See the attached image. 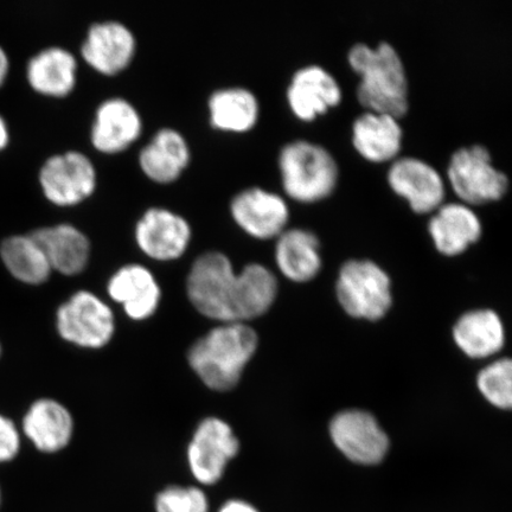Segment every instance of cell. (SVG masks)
<instances>
[{
    "label": "cell",
    "mask_w": 512,
    "mask_h": 512,
    "mask_svg": "<svg viewBox=\"0 0 512 512\" xmlns=\"http://www.w3.org/2000/svg\"><path fill=\"white\" fill-rule=\"evenodd\" d=\"M136 53V37L125 24L115 21L95 23L81 47L83 59L98 72L113 75L131 63Z\"/></svg>",
    "instance_id": "cell-14"
},
{
    "label": "cell",
    "mask_w": 512,
    "mask_h": 512,
    "mask_svg": "<svg viewBox=\"0 0 512 512\" xmlns=\"http://www.w3.org/2000/svg\"><path fill=\"white\" fill-rule=\"evenodd\" d=\"M0 259L12 277L27 285H42L53 272L46 254L30 234L4 239L0 243Z\"/></svg>",
    "instance_id": "cell-26"
},
{
    "label": "cell",
    "mask_w": 512,
    "mask_h": 512,
    "mask_svg": "<svg viewBox=\"0 0 512 512\" xmlns=\"http://www.w3.org/2000/svg\"><path fill=\"white\" fill-rule=\"evenodd\" d=\"M256 349L258 335L251 326L220 324L191 345L188 362L209 389L228 392L238 386Z\"/></svg>",
    "instance_id": "cell-2"
},
{
    "label": "cell",
    "mask_w": 512,
    "mask_h": 512,
    "mask_svg": "<svg viewBox=\"0 0 512 512\" xmlns=\"http://www.w3.org/2000/svg\"><path fill=\"white\" fill-rule=\"evenodd\" d=\"M142 130V118L131 102L108 99L96 111L92 143L101 152L117 153L136 142Z\"/></svg>",
    "instance_id": "cell-19"
},
{
    "label": "cell",
    "mask_w": 512,
    "mask_h": 512,
    "mask_svg": "<svg viewBox=\"0 0 512 512\" xmlns=\"http://www.w3.org/2000/svg\"><path fill=\"white\" fill-rule=\"evenodd\" d=\"M30 235L46 254L51 270L69 277L85 271L91 256V243L73 224L37 228Z\"/></svg>",
    "instance_id": "cell-18"
},
{
    "label": "cell",
    "mask_w": 512,
    "mask_h": 512,
    "mask_svg": "<svg viewBox=\"0 0 512 512\" xmlns=\"http://www.w3.org/2000/svg\"><path fill=\"white\" fill-rule=\"evenodd\" d=\"M211 125L223 131L246 132L256 124L259 102L249 89H219L209 99Z\"/></svg>",
    "instance_id": "cell-27"
},
{
    "label": "cell",
    "mask_w": 512,
    "mask_h": 512,
    "mask_svg": "<svg viewBox=\"0 0 512 512\" xmlns=\"http://www.w3.org/2000/svg\"><path fill=\"white\" fill-rule=\"evenodd\" d=\"M22 437L17 425L0 414V464L10 463L21 451Z\"/></svg>",
    "instance_id": "cell-30"
},
{
    "label": "cell",
    "mask_w": 512,
    "mask_h": 512,
    "mask_svg": "<svg viewBox=\"0 0 512 512\" xmlns=\"http://www.w3.org/2000/svg\"><path fill=\"white\" fill-rule=\"evenodd\" d=\"M239 450V439L228 422L214 416L202 420L188 446L192 476L203 485L216 484Z\"/></svg>",
    "instance_id": "cell-8"
},
{
    "label": "cell",
    "mask_w": 512,
    "mask_h": 512,
    "mask_svg": "<svg viewBox=\"0 0 512 512\" xmlns=\"http://www.w3.org/2000/svg\"><path fill=\"white\" fill-rule=\"evenodd\" d=\"M22 431L38 451L60 452L73 438V416L59 401L40 399L25 413Z\"/></svg>",
    "instance_id": "cell-16"
},
{
    "label": "cell",
    "mask_w": 512,
    "mask_h": 512,
    "mask_svg": "<svg viewBox=\"0 0 512 512\" xmlns=\"http://www.w3.org/2000/svg\"><path fill=\"white\" fill-rule=\"evenodd\" d=\"M454 341L467 356L485 358L496 354L504 345V328L494 311L466 313L453 331Z\"/></svg>",
    "instance_id": "cell-25"
},
{
    "label": "cell",
    "mask_w": 512,
    "mask_h": 512,
    "mask_svg": "<svg viewBox=\"0 0 512 512\" xmlns=\"http://www.w3.org/2000/svg\"><path fill=\"white\" fill-rule=\"evenodd\" d=\"M157 512H208L206 494L198 488H170L159 492L156 498Z\"/></svg>",
    "instance_id": "cell-29"
},
{
    "label": "cell",
    "mask_w": 512,
    "mask_h": 512,
    "mask_svg": "<svg viewBox=\"0 0 512 512\" xmlns=\"http://www.w3.org/2000/svg\"><path fill=\"white\" fill-rule=\"evenodd\" d=\"M275 260L288 279L304 283L315 278L322 267L317 236L302 228L284 230L275 247Z\"/></svg>",
    "instance_id": "cell-24"
},
{
    "label": "cell",
    "mask_w": 512,
    "mask_h": 512,
    "mask_svg": "<svg viewBox=\"0 0 512 512\" xmlns=\"http://www.w3.org/2000/svg\"><path fill=\"white\" fill-rule=\"evenodd\" d=\"M349 63L361 75L357 96L371 112L386 113L395 118L408 110V81L398 51L388 42L375 48L357 43L349 51Z\"/></svg>",
    "instance_id": "cell-3"
},
{
    "label": "cell",
    "mask_w": 512,
    "mask_h": 512,
    "mask_svg": "<svg viewBox=\"0 0 512 512\" xmlns=\"http://www.w3.org/2000/svg\"><path fill=\"white\" fill-rule=\"evenodd\" d=\"M220 512H259L256 510L253 505L247 503L238 501V499H235V501H229L226 504L223 505Z\"/></svg>",
    "instance_id": "cell-31"
},
{
    "label": "cell",
    "mask_w": 512,
    "mask_h": 512,
    "mask_svg": "<svg viewBox=\"0 0 512 512\" xmlns=\"http://www.w3.org/2000/svg\"><path fill=\"white\" fill-rule=\"evenodd\" d=\"M330 433L338 450L354 463L374 465L386 457L389 447L387 434L369 413H339L331 422Z\"/></svg>",
    "instance_id": "cell-10"
},
{
    "label": "cell",
    "mask_w": 512,
    "mask_h": 512,
    "mask_svg": "<svg viewBox=\"0 0 512 512\" xmlns=\"http://www.w3.org/2000/svg\"><path fill=\"white\" fill-rule=\"evenodd\" d=\"M236 223L258 239H271L284 232L288 207L283 197L258 187L248 188L236 195L230 204Z\"/></svg>",
    "instance_id": "cell-13"
},
{
    "label": "cell",
    "mask_w": 512,
    "mask_h": 512,
    "mask_svg": "<svg viewBox=\"0 0 512 512\" xmlns=\"http://www.w3.org/2000/svg\"><path fill=\"white\" fill-rule=\"evenodd\" d=\"M277 291V278L267 267L249 264L236 274L232 261L220 252L198 256L187 279L191 305L221 324H246L265 315Z\"/></svg>",
    "instance_id": "cell-1"
},
{
    "label": "cell",
    "mask_w": 512,
    "mask_h": 512,
    "mask_svg": "<svg viewBox=\"0 0 512 512\" xmlns=\"http://www.w3.org/2000/svg\"><path fill=\"white\" fill-rule=\"evenodd\" d=\"M136 240L151 259L171 261L181 258L191 241V227L183 216L165 208H150L136 227Z\"/></svg>",
    "instance_id": "cell-11"
},
{
    "label": "cell",
    "mask_w": 512,
    "mask_h": 512,
    "mask_svg": "<svg viewBox=\"0 0 512 512\" xmlns=\"http://www.w3.org/2000/svg\"><path fill=\"white\" fill-rule=\"evenodd\" d=\"M388 183L405 197L416 213H430L443 204L444 179L431 164L414 157L396 159L388 171Z\"/></svg>",
    "instance_id": "cell-12"
},
{
    "label": "cell",
    "mask_w": 512,
    "mask_h": 512,
    "mask_svg": "<svg viewBox=\"0 0 512 512\" xmlns=\"http://www.w3.org/2000/svg\"><path fill=\"white\" fill-rule=\"evenodd\" d=\"M0 504H2V491H0Z\"/></svg>",
    "instance_id": "cell-34"
},
{
    "label": "cell",
    "mask_w": 512,
    "mask_h": 512,
    "mask_svg": "<svg viewBox=\"0 0 512 512\" xmlns=\"http://www.w3.org/2000/svg\"><path fill=\"white\" fill-rule=\"evenodd\" d=\"M108 296L124 307L128 318L142 322L155 315L162 290L155 275L142 265L121 267L112 275L107 285Z\"/></svg>",
    "instance_id": "cell-15"
},
{
    "label": "cell",
    "mask_w": 512,
    "mask_h": 512,
    "mask_svg": "<svg viewBox=\"0 0 512 512\" xmlns=\"http://www.w3.org/2000/svg\"><path fill=\"white\" fill-rule=\"evenodd\" d=\"M10 69V61L9 56L6 54V51L2 46H0V87L3 86V83L6 79V76L9 74Z\"/></svg>",
    "instance_id": "cell-32"
},
{
    "label": "cell",
    "mask_w": 512,
    "mask_h": 512,
    "mask_svg": "<svg viewBox=\"0 0 512 512\" xmlns=\"http://www.w3.org/2000/svg\"><path fill=\"white\" fill-rule=\"evenodd\" d=\"M0 355H2V344H0Z\"/></svg>",
    "instance_id": "cell-35"
},
{
    "label": "cell",
    "mask_w": 512,
    "mask_h": 512,
    "mask_svg": "<svg viewBox=\"0 0 512 512\" xmlns=\"http://www.w3.org/2000/svg\"><path fill=\"white\" fill-rule=\"evenodd\" d=\"M337 297L345 312L355 318L377 320L392 305L390 279L370 260H350L339 272Z\"/></svg>",
    "instance_id": "cell-5"
},
{
    "label": "cell",
    "mask_w": 512,
    "mask_h": 512,
    "mask_svg": "<svg viewBox=\"0 0 512 512\" xmlns=\"http://www.w3.org/2000/svg\"><path fill=\"white\" fill-rule=\"evenodd\" d=\"M447 175L457 195L471 204L499 200L509 188L508 176L492 165L490 152L482 145L454 152Z\"/></svg>",
    "instance_id": "cell-7"
},
{
    "label": "cell",
    "mask_w": 512,
    "mask_h": 512,
    "mask_svg": "<svg viewBox=\"0 0 512 512\" xmlns=\"http://www.w3.org/2000/svg\"><path fill=\"white\" fill-rule=\"evenodd\" d=\"M428 229L435 247L445 255L463 253L482 235L479 217L463 203L441 204L432 216Z\"/></svg>",
    "instance_id": "cell-20"
},
{
    "label": "cell",
    "mask_w": 512,
    "mask_h": 512,
    "mask_svg": "<svg viewBox=\"0 0 512 512\" xmlns=\"http://www.w3.org/2000/svg\"><path fill=\"white\" fill-rule=\"evenodd\" d=\"M478 388L492 405L510 409L512 406L511 361L499 360L480 371Z\"/></svg>",
    "instance_id": "cell-28"
},
{
    "label": "cell",
    "mask_w": 512,
    "mask_h": 512,
    "mask_svg": "<svg viewBox=\"0 0 512 512\" xmlns=\"http://www.w3.org/2000/svg\"><path fill=\"white\" fill-rule=\"evenodd\" d=\"M44 196L56 206H74L91 196L96 188V170L80 151L51 156L40 171Z\"/></svg>",
    "instance_id": "cell-9"
},
{
    "label": "cell",
    "mask_w": 512,
    "mask_h": 512,
    "mask_svg": "<svg viewBox=\"0 0 512 512\" xmlns=\"http://www.w3.org/2000/svg\"><path fill=\"white\" fill-rule=\"evenodd\" d=\"M402 128L398 118L386 113L366 112L352 125V142L364 158L386 162L401 149Z\"/></svg>",
    "instance_id": "cell-22"
},
{
    "label": "cell",
    "mask_w": 512,
    "mask_h": 512,
    "mask_svg": "<svg viewBox=\"0 0 512 512\" xmlns=\"http://www.w3.org/2000/svg\"><path fill=\"white\" fill-rule=\"evenodd\" d=\"M56 329L64 341L85 349H101L112 341L115 318L96 294L79 291L56 313Z\"/></svg>",
    "instance_id": "cell-6"
},
{
    "label": "cell",
    "mask_w": 512,
    "mask_h": 512,
    "mask_svg": "<svg viewBox=\"0 0 512 512\" xmlns=\"http://www.w3.org/2000/svg\"><path fill=\"white\" fill-rule=\"evenodd\" d=\"M78 62L69 50L50 47L32 56L27 78L36 92L51 96H66L76 85Z\"/></svg>",
    "instance_id": "cell-23"
},
{
    "label": "cell",
    "mask_w": 512,
    "mask_h": 512,
    "mask_svg": "<svg viewBox=\"0 0 512 512\" xmlns=\"http://www.w3.org/2000/svg\"><path fill=\"white\" fill-rule=\"evenodd\" d=\"M190 162L187 140L174 128H162L139 153V164L147 177L158 183H171L181 176Z\"/></svg>",
    "instance_id": "cell-21"
},
{
    "label": "cell",
    "mask_w": 512,
    "mask_h": 512,
    "mask_svg": "<svg viewBox=\"0 0 512 512\" xmlns=\"http://www.w3.org/2000/svg\"><path fill=\"white\" fill-rule=\"evenodd\" d=\"M9 128L6 125L4 118L0 115V151L9 144Z\"/></svg>",
    "instance_id": "cell-33"
},
{
    "label": "cell",
    "mask_w": 512,
    "mask_h": 512,
    "mask_svg": "<svg viewBox=\"0 0 512 512\" xmlns=\"http://www.w3.org/2000/svg\"><path fill=\"white\" fill-rule=\"evenodd\" d=\"M284 189L294 200L315 202L329 196L338 181V165L324 146L294 140L279 156Z\"/></svg>",
    "instance_id": "cell-4"
},
{
    "label": "cell",
    "mask_w": 512,
    "mask_h": 512,
    "mask_svg": "<svg viewBox=\"0 0 512 512\" xmlns=\"http://www.w3.org/2000/svg\"><path fill=\"white\" fill-rule=\"evenodd\" d=\"M287 99L297 117L312 120L341 101L342 89L328 70L311 64L293 75L287 89Z\"/></svg>",
    "instance_id": "cell-17"
}]
</instances>
